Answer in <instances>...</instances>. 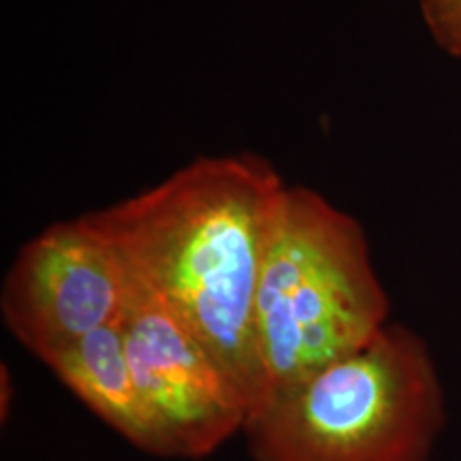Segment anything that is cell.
<instances>
[{"mask_svg":"<svg viewBox=\"0 0 461 461\" xmlns=\"http://www.w3.org/2000/svg\"><path fill=\"white\" fill-rule=\"evenodd\" d=\"M286 186L257 154L203 157L141 194L86 214L132 278L233 380L250 412L265 395L258 280Z\"/></svg>","mask_w":461,"mask_h":461,"instance_id":"6da1fadb","label":"cell"},{"mask_svg":"<svg viewBox=\"0 0 461 461\" xmlns=\"http://www.w3.org/2000/svg\"><path fill=\"white\" fill-rule=\"evenodd\" d=\"M387 316L359 222L312 188L286 186L257 293L263 402L370 344Z\"/></svg>","mask_w":461,"mask_h":461,"instance_id":"7a4b0ae2","label":"cell"},{"mask_svg":"<svg viewBox=\"0 0 461 461\" xmlns=\"http://www.w3.org/2000/svg\"><path fill=\"white\" fill-rule=\"evenodd\" d=\"M442 423L428 348L387 325L363 348L269 395L244 429L257 461H428Z\"/></svg>","mask_w":461,"mask_h":461,"instance_id":"3957f363","label":"cell"},{"mask_svg":"<svg viewBox=\"0 0 461 461\" xmlns=\"http://www.w3.org/2000/svg\"><path fill=\"white\" fill-rule=\"evenodd\" d=\"M132 276L88 216L56 222L17 252L3 286V319L17 342L48 363L103 327L120 325Z\"/></svg>","mask_w":461,"mask_h":461,"instance_id":"277c9868","label":"cell"},{"mask_svg":"<svg viewBox=\"0 0 461 461\" xmlns=\"http://www.w3.org/2000/svg\"><path fill=\"white\" fill-rule=\"evenodd\" d=\"M126 357L165 457L199 459L246 428L250 406L184 322L132 278Z\"/></svg>","mask_w":461,"mask_h":461,"instance_id":"5b68a950","label":"cell"},{"mask_svg":"<svg viewBox=\"0 0 461 461\" xmlns=\"http://www.w3.org/2000/svg\"><path fill=\"white\" fill-rule=\"evenodd\" d=\"M45 366L109 428L143 451L165 457L163 440L132 380L122 327H103L51 357Z\"/></svg>","mask_w":461,"mask_h":461,"instance_id":"8992f818","label":"cell"},{"mask_svg":"<svg viewBox=\"0 0 461 461\" xmlns=\"http://www.w3.org/2000/svg\"><path fill=\"white\" fill-rule=\"evenodd\" d=\"M420 9L436 41L461 56V0H420Z\"/></svg>","mask_w":461,"mask_h":461,"instance_id":"52a82bcc","label":"cell"}]
</instances>
